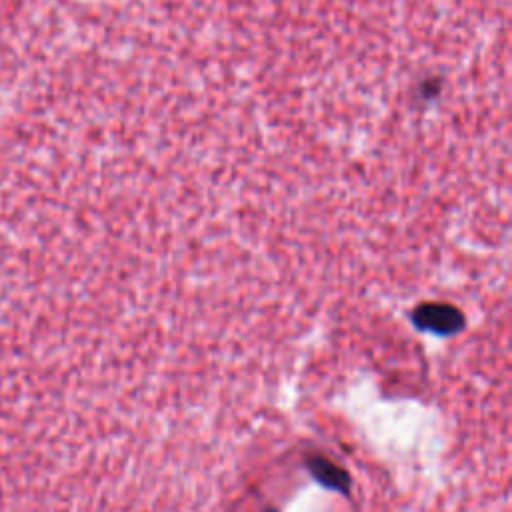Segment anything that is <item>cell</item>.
I'll return each mask as SVG.
<instances>
[{"mask_svg":"<svg viewBox=\"0 0 512 512\" xmlns=\"http://www.w3.org/2000/svg\"><path fill=\"white\" fill-rule=\"evenodd\" d=\"M414 320L420 328L432 330V332H438V334L456 332L464 324L462 314L456 308L448 306V304H426V306L416 310Z\"/></svg>","mask_w":512,"mask_h":512,"instance_id":"obj_1","label":"cell"},{"mask_svg":"<svg viewBox=\"0 0 512 512\" xmlns=\"http://www.w3.org/2000/svg\"><path fill=\"white\" fill-rule=\"evenodd\" d=\"M310 470L312 474L326 486H332V488H346L348 486V478L346 474L336 468L332 462H328L326 458H314L310 460Z\"/></svg>","mask_w":512,"mask_h":512,"instance_id":"obj_2","label":"cell"}]
</instances>
